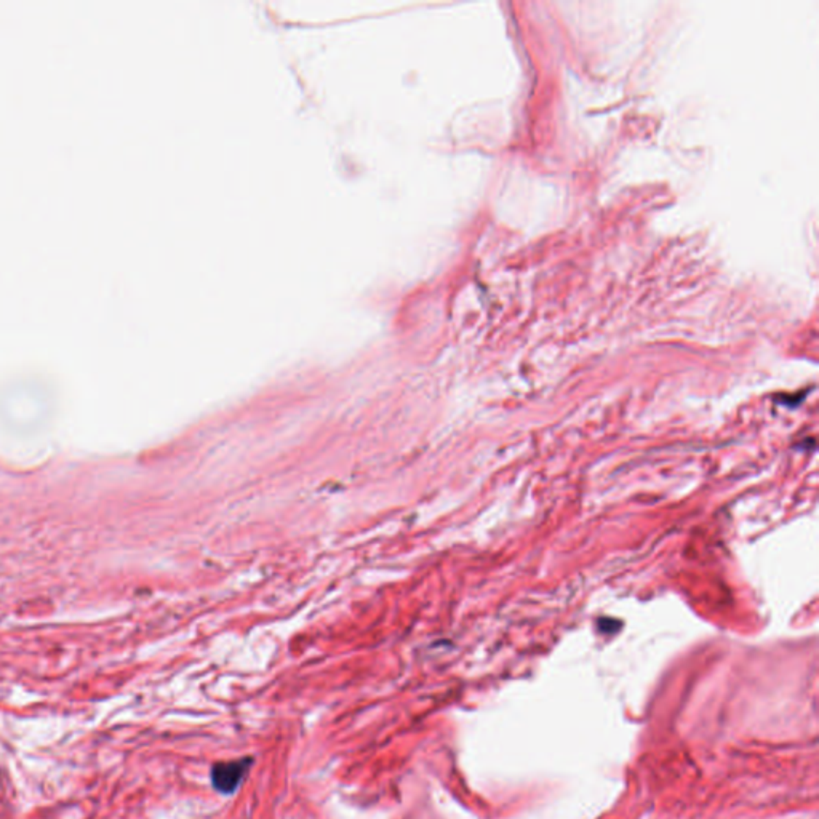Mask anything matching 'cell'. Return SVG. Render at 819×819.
Listing matches in <instances>:
<instances>
[{
	"instance_id": "1",
	"label": "cell",
	"mask_w": 819,
	"mask_h": 819,
	"mask_svg": "<svg viewBox=\"0 0 819 819\" xmlns=\"http://www.w3.org/2000/svg\"><path fill=\"white\" fill-rule=\"evenodd\" d=\"M248 765H250V760L248 759L234 760V762L216 765L212 773L214 787L224 794L234 792V789L238 786V783L245 776Z\"/></svg>"
}]
</instances>
